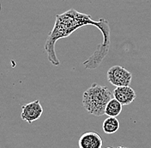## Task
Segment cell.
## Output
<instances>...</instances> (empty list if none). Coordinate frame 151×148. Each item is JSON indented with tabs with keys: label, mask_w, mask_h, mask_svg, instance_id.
<instances>
[{
	"label": "cell",
	"mask_w": 151,
	"mask_h": 148,
	"mask_svg": "<svg viewBox=\"0 0 151 148\" xmlns=\"http://www.w3.org/2000/svg\"><path fill=\"white\" fill-rule=\"evenodd\" d=\"M107 80L110 83L117 87L130 86L132 79V74L124 67L114 65L111 67L106 73Z\"/></svg>",
	"instance_id": "cell-3"
},
{
	"label": "cell",
	"mask_w": 151,
	"mask_h": 148,
	"mask_svg": "<svg viewBox=\"0 0 151 148\" xmlns=\"http://www.w3.org/2000/svg\"><path fill=\"white\" fill-rule=\"evenodd\" d=\"M113 94L108 87L94 83L83 94V104L86 111L95 117L105 115V110Z\"/></svg>",
	"instance_id": "cell-2"
},
{
	"label": "cell",
	"mask_w": 151,
	"mask_h": 148,
	"mask_svg": "<svg viewBox=\"0 0 151 148\" xmlns=\"http://www.w3.org/2000/svg\"><path fill=\"white\" fill-rule=\"evenodd\" d=\"M0 9H1V5H0Z\"/></svg>",
	"instance_id": "cell-11"
},
{
	"label": "cell",
	"mask_w": 151,
	"mask_h": 148,
	"mask_svg": "<svg viewBox=\"0 0 151 148\" xmlns=\"http://www.w3.org/2000/svg\"><path fill=\"white\" fill-rule=\"evenodd\" d=\"M43 113V107L40 104V100H35L28 103L22 107L21 118L26 121L28 123H32L38 120Z\"/></svg>",
	"instance_id": "cell-4"
},
{
	"label": "cell",
	"mask_w": 151,
	"mask_h": 148,
	"mask_svg": "<svg viewBox=\"0 0 151 148\" xmlns=\"http://www.w3.org/2000/svg\"><path fill=\"white\" fill-rule=\"evenodd\" d=\"M119 121L115 117H108L103 122L102 129L105 134H112L116 133L119 129Z\"/></svg>",
	"instance_id": "cell-7"
},
{
	"label": "cell",
	"mask_w": 151,
	"mask_h": 148,
	"mask_svg": "<svg viewBox=\"0 0 151 148\" xmlns=\"http://www.w3.org/2000/svg\"><path fill=\"white\" fill-rule=\"evenodd\" d=\"M117 148H127V147H121V146H120V147H118Z\"/></svg>",
	"instance_id": "cell-9"
},
{
	"label": "cell",
	"mask_w": 151,
	"mask_h": 148,
	"mask_svg": "<svg viewBox=\"0 0 151 148\" xmlns=\"http://www.w3.org/2000/svg\"><path fill=\"white\" fill-rule=\"evenodd\" d=\"M113 98L116 99L122 105H127L132 104L137 98L135 91L130 86L117 87L113 91Z\"/></svg>",
	"instance_id": "cell-6"
},
{
	"label": "cell",
	"mask_w": 151,
	"mask_h": 148,
	"mask_svg": "<svg viewBox=\"0 0 151 148\" xmlns=\"http://www.w3.org/2000/svg\"><path fill=\"white\" fill-rule=\"evenodd\" d=\"M122 111V104L121 103L118 101L116 99L113 98L108 104H106V110H105V115L107 117H118Z\"/></svg>",
	"instance_id": "cell-8"
},
{
	"label": "cell",
	"mask_w": 151,
	"mask_h": 148,
	"mask_svg": "<svg viewBox=\"0 0 151 148\" xmlns=\"http://www.w3.org/2000/svg\"><path fill=\"white\" fill-rule=\"evenodd\" d=\"M79 148H102L103 139L95 132H86L79 139Z\"/></svg>",
	"instance_id": "cell-5"
},
{
	"label": "cell",
	"mask_w": 151,
	"mask_h": 148,
	"mask_svg": "<svg viewBox=\"0 0 151 148\" xmlns=\"http://www.w3.org/2000/svg\"><path fill=\"white\" fill-rule=\"evenodd\" d=\"M106 148H113V147H106Z\"/></svg>",
	"instance_id": "cell-10"
},
{
	"label": "cell",
	"mask_w": 151,
	"mask_h": 148,
	"mask_svg": "<svg viewBox=\"0 0 151 148\" xmlns=\"http://www.w3.org/2000/svg\"><path fill=\"white\" fill-rule=\"evenodd\" d=\"M94 26L98 28L103 36L102 43L100 44L94 53L83 62V66L88 69H94L99 67L103 59L109 52L111 44V30L109 21L104 18L94 21L88 14L80 13L74 9H70L65 12L57 15L52 30L49 33L45 44V51L47 58L54 66L60 64L55 51L56 42L64 38L69 37L76 30L83 26Z\"/></svg>",
	"instance_id": "cell-1"
}]
</instances>
